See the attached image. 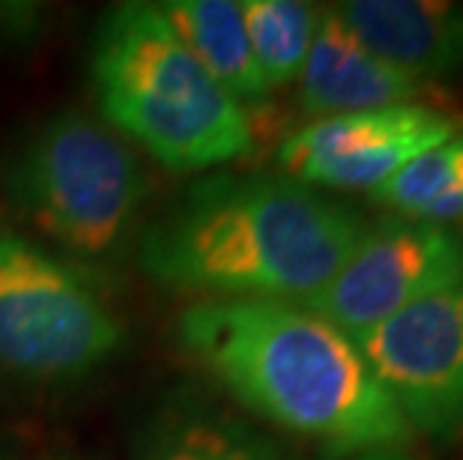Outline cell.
<instances>
[{"label":"cell","instance_id":"1","mask_svg":"<svg viewBox=\"0 0 463 460\" xmlns=\"http://www.w3.org/2000/svg\"><path fill=\"white\" fill-rule=\"evenodd\" d=\"M176 338L240 404L332 455L403 448L412 439L356 341L302 305L203 299L176 317Z\"/></svg>","mask_w":463,"mask_h":460},{"label":"cell","instance_id":"11","mask_svg":"<svg viewBox=\"0 0 463 460\" xmlns=\"http://www.w3.org/2000/svg\"><path fill=\"white\" fill-rule=\"evenodd\" d=\"M201 66L228 90L233 99H260L266 90L254 63L249 31H245L242 4L233 0H171L159 4Z\"/></svg>","mask_w":463,"mask_h":460},{"label":"cell","instance_id":"3","mask_svg":"<svg viewBox=\"0 0 463 460\" xmlns=\"http://www.w3.org/2000/svg\"><path fill=\"white\" fill-rule=\"evenodd\" d=\"M90 75L105 120L165 168L210 171L251 150L242 102L203 70L162 6H114L96 33Z\"/></svg>","mask_w":463,"mask_h":460},{"label":"cell","instance_id":"12","mask_svg":"<svg viewBox=\"0 0 463 460\" xmlns=\"http://www.w3.org/2000/svg\"><path fill=\"white\" fill-rule=\"evenodd\" d=\"M242 13L266 90L293 84L308 61L323 13L302 0H249L242 4Z\"/></svg>","mask_w":463,"mask_h":460},{"label":"cell","instance_id":"2","mask_svg":"<svg viewBox=\"0 0 463 460\" xmlns=\"http://www.w3.org/2000/svg\"><path fill=\"white\" fill-rule=\"evenodd\" d=\"M356 210L272 174L194 183L141 239L156 284L203 299L302 302L335 278L359 246Z\"/></svg>","mask_w":463,"mask_h":460},{"label":"cell","instance_id":"14","mask_svg":"<svg viewBox=\"0 0 463 460\" xmlns=\"http://www.w3.org/2000/svg\"><path fill=\"white\" fill-rule=\"evenodd\" d=\"M463 189V138H451L433 150L416 155L410 164L371 192L380 207L419 219L437 201Z\"/></svg>","mask_w":463,"mask_h":460},{"label":"cell","instance_id":"6","mask_svg":"<svg viewBox=\"0 0 463 460\" xmlns=\"http://www.w3.org/2000/svg\"><path fill=\"white\" fill-rule=\"evenodd\" d=\"M412 430L463 439V276L401 308L356 341Z\"/></svg>","mask_w":463,"mask_h":460},{"label":"cell","instance_id":"5","mask_svg":"<svg viewBox=\"0 0 463 460\" xmlns=\"http://www.w3.org/2000/svg\"><path fill=\"white\" fill-rule=\"evenodd\" d=\"M120 347V320L90 284L33 242L0 230V371L81 377Z\"/></svg>","mask_w":463,"mask_h":460},{"label":"cell","instance_id":"13","mask_svg":"<svg viewBox=\"0 0 463 460\" xmlns=\"http://www.w3.org/2000/svg\"><path fill=\"white\" fill-rule=\"evenodd\" d=\"M141 460H275V455L245 425L185 409L156 425Z\"/></svg>","mask_w":463,"mask_h":460},{"label":"cell","instance_id":"7","mask_svg":"<svg viewBox=\"0 0 463 460\" xmlns=\"http://www.w3.org/2000/svg\"><path fill=\"white\" fill-rule=\"evenodd\" d=\"M458 276H463V237L458 230L392 215L364 228L347 263L302 308L359 341Z\"/></svg>","mask_w":463,"mask_h":460},{"label":"cell","instance_id":"9","mask_svg":"<svg viewBox=\"0 0 463 460\" xmlns=\"http://www.w3.org/2000/svg\"><path fill=\"white\" fill-rule=\"evenodd\" d=\"M430 81L410 75L373 54L359 36L329 9L320 15L317 36L311 42L308 61L299 75V105L305 114L338 117L377 108L416 105Z\"/></svg>","mask_w":463,"mask_h":460},{"label":"cell","instance_id":"4","mask_svg":"<svg viewBox=\"0 0 463 460\" xmlns=\"http://www.w3.org/2000/svg\"><path fill=\"white\" fill-rule=\"evenodd\" d=\"M9 189L45 237L96 260L129 239L146 180L120 135L90 114L63 111L24 141Z\"/></svg>","mask_w":463,"mask_h":460},{"label":"cell","instance_id":"15","mask_svg":"<svg viewBox=\"0 0 463 460\" xmlns=\"http://www.w3.org/2000/svg\"><path fill=\"white\" fill-rule=\"evenodd\" d=\"M350 460H410V455L403 448H371V452L353 455Z\"/></svg>","mask_w":463,"mask_h":460},{"label":"cell","instance_id":"10","mask_svg":"<svg viewBox=\"0 0 463 460\" xmlns=\"http://www.w3.org/2000/svg\"><path fill=\"white\" fill-rule=\"evenodd\" d=\"M341 22L398 70L430 78L463 75V6L442 0H350Z\"/></svg>","mask_w":463,"mask_h":460},{"label":"cell","instance_id":"8","mask_svg":"<svg viewBox=\"0 0 463 460\" xmlns=\"http://www.w3.org/2000/svg\"><path fill=\"white\" fill-rule=\"evenodd\" d=\"M455 138V123L428 105L323 117L281 144L279 164L305 185L373 192L416 155Z\"/></svg>","mask_w":463,"mask_h":460}]
</instances>
